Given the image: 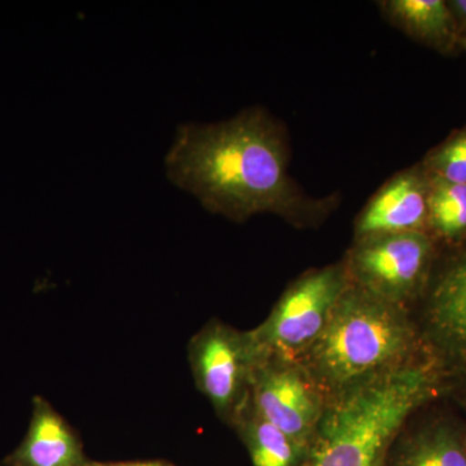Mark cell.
Listing matches in <instances>:
<instances>
[{
    "label": "cell",
    "instance_id": "1",
    "mask_svg": "<svg viewBox=\"0 0 466 466\" xmlns=\"http://www.w3.org/2000/svg\"><path fill=\"white\" fill-rule=\"evenodd\" d=\"M289 164L287 127L259 106L218 124L180 126L167 156L168 177L210 213L238 223L274 214L296 228L323 225L341 198H311Z\"/></svg>",
    "mask_w": 466,
    "mask_h": 466
},
{
    "label": "cell",
    "instance_id": "2",
    "mask_svg": "<svg viewBox=\"0 0 466 466\" xmlns=\"http://www.w3.org/2000/svg\"><path fill=\"white\" fill-rule=\"evenodd\" d=\"M431 359L412 312L350 281L299 363L328 400Z\"/></svg>",
    "mask_w": 466,
    "mask_h": 466
},
{
    "label": "cell",
    "instance_id": "3",
    "mask_svg": "<svg viewBox=\"0 0 466 466\" xmlns=\"http://www.w3.org/2000/svg\"><path fill=\"white\" fill-rule=\"evenodd\" d=\"M444 376L433 359L328 400L302 466H383L391 444Z\"/></svg>",
    "mask_w": 466,
    "mask_h": 466
},
{
    "label": "cell",
    "instance_id": "4",
    "mask_svg": "<svg viewBox=\"0 0 466 466\" xmlns=\"http://www.w3.org/2000/svg\"><path fill=\"white\" fill-rule=\"evenodd\" d=\"M434 258L428 232H400L352 240L342 259L352 284L412 312L431 283Z\"/></svg>",
    "mask_w": 466,
    "mask_h": 466
},
{
    "label": "cell",
    "instance_id": "5",
    "mask_svg": "<svg viewBox=\"0 0 466 466\" xmlns=\"http://www.w3.org/2000/svg\"><path fill=\"white\" fill-rule=\"evenodd\" d=\"M349 284L343 259L299 275L288 285L266 320L250 329L259 351L299 361L324 332Z\"/></svg>",
    "mask_w": 466,
    "mask_h": 466
},
{
    "label": "cell",
    "instance_id": "6",
    "mask_svg": "<svg viewBox=\"0 0 466 466\" xmlns=\"http://www.w3.org/2000/svg\"><path fill=\"white\" fill-rule=\"evenodd\" d=\"M260 355L251 330H238L217 318L193 334L187 346L196 388L229 428L249 403Z\"/></svg>",
    "mask_w": 466,
    "mask_h": 466
},
{
    "label": "cell",
    "instance_id": "7",
    "mask_svg": "<svg viewBox=\"0 0 466 466\" xmlns=\"http://www.w3.org/2000/svg\"><path fill=\"white\" fill-rule=\"evenodd\" d=\"M250 404L308 453L328 398L299 361L262 354L254 370Z\"/></svg>",
    "mask_w": 466,
    "mask_h": 466
},
{
    "label": "cell",
    "instance_id": "8",
    "mask_svg": "<svg viewBox=\"0 0 466 466\" xmlns=\"http://www.w3.org/2000/svg\"><path fill=\"white\" fill-rule=\"evenodd\" d=\"M417 321L441 375L466 377V251L431 275Z\"/></svg>",
    "mask_w": 466,
    "mask_h": 466
},
{
    "label": "cell",
    "instance_id": "9",
    "mask_svg": "<svg viewBox=\"0 0 466 466\" xmlns=\"http://www.w3.org/2000/svg\"><path fill=\"white\" fill-rule=\"evenodd\" d=\"M429 175L421 164L392 175L359 214L354 240L383 233L426 232Z\"/></svg>",
    "mask_w": 466,
    "mask_h": 466
},
{
    "label": "cell",
    "instance_id": "10",
    "mask_svg": "<svg viewBox=\"0 0 466 466\" xmlns=\"http://www.w3.org/2000/svg\"><path fill=\"white\" fill-rule=\"evenodd\" d=\"M81 438L43 397H34L32 417L24 440L0 466H85Z\"/></svg>",
    "mask_w": 466,
    "mask_h": 466
},
{
    "label": "cell",
    "instance_id": "11",
    "mask_svg": "<svg viewBox=\"0 0 466 466\" xmlns=\"http://www.w3.org/2000/svg\"><path fill=\"white\" fill-rule=\"evenodd\" d=\"M383 466H466L465 429L443 417L420 424L410 417Z\"/></svg>",
    "mask_w": 466,
    "mask_h": 466
},
{
    "label": "cell",
    "instance_id": "12",
    "mask_svg": "<svg viewBox=\"0 0 466 466\" xmlns=\"http://www.w3.org/2000/svg\"><path fill=\"white\" fill-rule=\"evenodd\" d=\"M377 5L382 16L410 38L444 54L460 47L458 27L444 0H385Z\"/></svg>",
    "mask_w": 466,
    "mask_h": 466
},
{
    "label": "cell",
    "instance_id": "13",
    "mask_svg": "<svg viewBox=\"0 0 466 466\" xmlns=\"http://www.w3.org/2000/svg\"><path fill=\"white\" fill-rule=\"evenodd\" d=\"M253 466H302L306 452L259 415L250 400L232 425Z\"/></svg>",
    "mask_w": 466,
    "mask_h": 466
},
{
    "label": "cell",
    "instance_id": "14",
    "mask_svg": "<svg viewBox=\"0 0 466 466\" xmlns=\"http://www.w3.org/2000/svg\"><path fill=\"white\" fill-rule=\"evenodd\" d=\"M428 175L429 214L426 232L435 242L458 245L466 238V184L450 183Z\"/></svg>",
    "mask_w": 466,
    "mask_h": 466
},
{
    "label": "cell",
    "instance_id": "15",
    "mask_svg": "<svg viewBox=\"0 0 466 466\" xmlns=\"http://www.w3.org/2000/svg\"><path fill=\"white\" fill-rule=\"evenodd\" d=\"M426 173L456 184H466V127L431 150L421 162Z\"/></svg>",
    "mask_w": 466,
    "mask_h": 466
},
{
    "label": "cell",
    "instance_id": "16",
    "mask_svg": "<svg viewBox=\"0 0 466 466\" xmlns=\"http://www.w3.org/2000/svg\"><path fill=\"white\" fill-rule=\"evenodd\" d=\"M447 5L455 20L460 39L466 38V0H450Z\"/></svg>",
    "mask_w": 466,
    "mask_h": 466
},
{
    "label": "cell",
    "instance_id": "17",
    "mask_svg": "<svg viewBox=\"0 0 466 466\" xmlns=\"http://www.w3.org/2000/svg\"><path fill=\"white\" fill-rule=\"evenodd\" d=\"M85 466H177L167 460H134V461H96L88 460Z\"/></svg>",
    "mask_w": 466,
    "mask_h": 466
},
{
    "label": "cell",
    "instance_id": "18",
    "mask_svg": "<svg viewBox=\"0 0 466 466\" xmlns=\"http://www.w3.org/2000/svg\"><path fill=\"white\" fill-rule=\"evenodd\" d=\"M459 46L466 51V38L460 39Z\"/></svg>",
    "mask_w": 466,
    "mask_h": 466
},
{
    "label": "cell",
    "instance_id": "19",
    "mask_svg": "<svg viewBox=\"0 0 466 466\" xmlns=\"http://www.w3.org/2000/svg\"><path fill=\"white\" fill-rule=\"evenodd\" d=\"M465 443H466V428H465Z\"/></svg>",
    "mask_w": 466,
    "mask_h": 466
}]
</instances>
